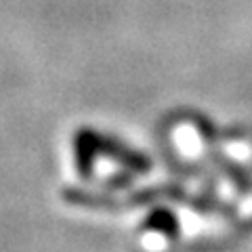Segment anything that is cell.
<instances>
[{"label":"cell","instance_id":"cell-1","mask_svg":"<svg viewBox=\"0 0 252 252\" xmlns=\"http://www.w3.org/2000/svg\"><path fill=\"white\" fill-rule=\"evenodd\" d=\"M99 152H101V156L114 160L116 164H120L122 168L135 172V175H147V172L152 170V160H149L143 152L130 147L128 143H124L122 139L105 135V132L99 135Z\"/></svg>","mask_w":252,"mask_h":252},{"label":"cell","instance_id":"cell-5","mask_svg":"<svg viewBox=\"0 0 252 252\" xmlns=\"http://www.w3.org/2000/svg\"><path fill=\"white\" fill-rule=\"evenodd\" d=\"M135 172H130V170H122V172H116V175H112L107 181H105V185L107 189H126V187H130L132 185V181H135Z\"/></svg>","mask_w":252,"mask_h":252},{"label":"cell","instance_id":"cell-2","mask_svg":"<svg viewBox=\"0 0 252 252\" xmlns=\"http://www.w3.org/2000/svg\"><path fill=\"white\" fill-rule=\"evenodd\" d=\"M99 130L91 128V126H82L74 135V162L76 170L80 179L89 181L94 172V162L101 156L99 152Z\"/></svg>","mask_w":252,"mask_h":252},{"label":"cell","instance_id":"cell-4","mask_svg":"<svg viewBox=\"0 0 252 252\" xmlns=\"http://www.w3.org/2000/svg\"><path fill=\"white\" fill-rule=\"evenodd\" d=\"M63 198L74 206H84V208H93V210H120V202L112 200L107 195H99V193H91L84 189H65Z\"/></svg>","mask_w":252,"mask_h":252},{"label":"cell","instance_id":"cell-3","mask_svg":"<svg viewBox=\"0 0 252 252\" xmlns=\"http://www.w3.org/2000/svg\"><path fill=\"white\" fill-rule=\"evenodd\" d=\"M141 229L145 231H158L162 233L164 238L168 240H177L179 233H181V225H179V219L177 215L166 206H156L149 210V215L143 219V225Z\"/></svg>","mask_w":252,"mask_h":252}]
</instances>
